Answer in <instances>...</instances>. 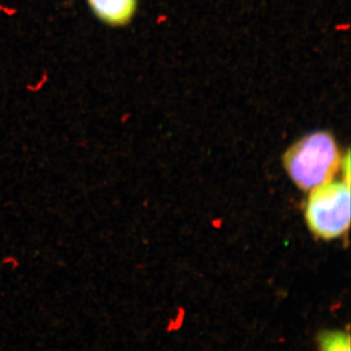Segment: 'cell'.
Wrapping results in <instances>:
<instances>
[{"label": "cell", "instance_id": "4", "mask_svg": "<svg viewBox=\"0 0 351 351\" xmlns=\"http://www.w3.org/2000/svg\"><path fill=\"white\" fill-rule=\"evenodd\" d=\"M319 351H351L350 332L330 330L318 336Z\"/></svg>", "mask_w": 351, "mask_h": 351}, {"label": "cell", "instance_id": "1", "mask_svg": "<svg viewBox=\"0 0 351 351\" xmlns=\"http://www.w3.org/2000/svg\"><path fill=\"white\" fill-rule=\"evenodd\" d=\"M343 159L331 133L317 131L294 143L283 156V165L290 179L304 191L332 181Z\"/></svg>", "mask_w": 351, "mask_h": 351}, {"label": "cell", "instance_id": "3", "mask_svg": "<svg viewBox=\"0 0 351 351\" xmlns=\"http://www.w3.org/2000/svg\"><path fill=\"white\" fill-rule=\"evenodd\" d=\"M88 4L101 22L112 27H121L133 19L138 0H88Z\"/></svg>", "mask_w": 351, "mask_h": 351}, {"label": "cell", "instance_id": "2", "mask_svg": "<svg viewBox=\"0 0 351 351\" xmlns=\"http://www.w3.org/2000/svg\"><path fill=\"white\" fill-rule=\"evenodd\" d=\"M350 184L331 181L311 191L304 216L309 230L321 239L343 237L350 225Z\"/></svg>", "mask_w": 351, "mask_h": 351}]
</instances>
